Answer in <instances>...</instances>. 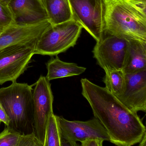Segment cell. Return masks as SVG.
<instances>
[{"label": "cell", "instance_id": "1", "mask_svg": "<svg viewBox=\"0 0 146 146\" xmlns=\"http://www.w3.org/2000/svg\"><path fill=\"white\" fill-rule=\"evenodd\" d=\"M82 94L89 103L94 117L106 129L110 142L118 146H131L139 143L146 127L135 112L123 103L106 87L86 79L80 81Z\"/></svg>", "mask_w": 146, "mask_h": 146}, {"label": "cell", "instance_id": "2", "mask_svg": "<svg viewBox=\"0 0 146 146\" xmlns=\"http://www.w3.org/2000/svg\"><path fill=\"white\" fill-rule=\"evenodd\" d=\"M104 33L146 43V20L127 0H102Z\"/></svg>", "mask_w": 146, "mask_h": 146}, {"label": "cell", "instance_id": "3", "mask_svg": "<svg viewBox=\"0 0 146 146\" xmlns=\"http://www.w3.org/2000/svg\"><path fill=\"white\" fill-rule=\"evenodd\" d=\"M33 86L16 80L0 89V103L9 117L7 127L21 134L34 133Z\"/></svg>", "mask_w": 146, "mask_h": 146}, {"label": "cell", "instance_id": "4", "mask_svg": "<svg viewBox=\"0 0 146 146\" xmlns=\"http://www.w3.org/2000/svg\"><path fill=\"white\" fill-rule=\"evenodd\" d=\"M82 28L73 19L51 25L37 42L34 54L52 56L65 52L76 44Z\"/></svg>", "mask_w": 146, "mask_h": 146}, {"label": "cell", "instance_id": "5", "mask_svg": "<svg viewBox=\"0 0 146 146\" xmlns=\"http://www.w3.org/2000/svg\"><path fill=\"white\" fill-rule=\"evenodd\" d=\"M37 41L19 43L0 51V85L16 81L27 69Z\"/></svg>", "mask_w": 146, "mask_h": 146}, {"label": "cell", "instance_id": "6", "mask_svg": "<svg viewBox=\"0 0 146 146\" xmlns=\"http://www.w3.org/2000/svg\"><path fill=\"white\" fill-rule=\"evenodd\" d=\"M33 91L34 133L42 146H45L47 128L53 112V95L50 81L41 75Z\"/></svg>", "mask_w": 146, "mask_h": 146}, {"label": "cell", "instance_id": "7", "mask_svg": "<svg viewBox=\"0 0 146 146\" xmlns=\"http://www.w3.org/2000/svg\"><path fill=\"white\" fill-rule=\"evenodd\" d=\"M129 45L128 40L104 33L94 48V57L105 72L122 70Z\"/></svg>", "mask_w": 146, "mask_h": 146}, {"label": "cell", "instance_id": "8", "mask_svg": "<svg viewBox=\"0 0 146 146\" xmlns=\"http://www.w3.org/2000/svg\"><path fill=\"white\" fill-rule=\"evenodd\" d=\"M73 19L79 23L96 42L104 33L102 0H69Z\"/></svg>", "mask_w": 146, "mask_h": 146}, {"label": "cell", "instance_id": "9", "mask_svg": "<svg viewBox=\"0 0 146 146\" xmlns=\"http://www.w3.org/2000/svg\"><path fill=\"white\" fill-rule=\"evenodd\" d=\"M57 118L61 132L62 146H77L76 142H82L88 138L110 141L106 129L95 117L86 121H69L62 117L57 116Z\"/></svg>", "mask_w": 146, "mask_h": 146}, {"label": "cell", "instance_id": "10", "mask_svg": "<svg viewBox=\"0 0 146 146\" xmlns=\"http://www.w3.org/2000/svg\"><path fill=\"white\" fill-rule=\"evenodd\" d=\"M126 86L117 98L130 110L146 113V69L125 74Z\"/></svg>", "mask_w": 146, "mask_h": 146}, {"label": "cell", "instance_id": "11", "mask_svg": "<svg viewBox=\"0 0 146 146\" xmlns=\"http://www.w3.org/2000/svg\"><path fill=\"white\" fill-rule=\"evenodd\" d=\"M8 6L14 25H30L49 21L42 0H11Z\"/></svg>", "mask_w": 146, "mask_h": 146}, {"label": "cell", "instance_id": "12", "mask_svg": "<svg viewBox=\"0 0 146 146\" xmlns=\"http://www.w3.org/2000/svg\"><path fill=\"white\" fill-rule=\"evenodd\" d=\"M51 25L49 21H46L30 25L11 26L0 34V51L19 43L38 41L44 32Z\"/></svg>", "mask_w": 146, "mask_h": 146}, {"label": "cell", "instance_id": "13", "mask_svg": "<svg viewBox=\"0 0 146 146\" xmlns=\"http://www.w3.org/2000/svg\"><path fill=\"white\" fill-rule=\"evenodd\" d=\"M129 45L123 71L133 73L146 69V53L143 43L129 40Z\"/></svg>", "mask_w": 146, "mask_h": 146}, {"label": "cell", "instance_id": "14", "mask_svg": "<svg viewBox=\"0 0 146 146\" xmlns=\"http://www.w3.org/2000/svg\"><path fill=\"white\" fill-rule=\"evenodd\" d=\"M48 73L46 76L49 81L79 75L83 73L86 69L79 67L76 63L62 61L56 56L46 63Z\"/></svg>", "mask_w": 146, "mask_h": 146}, {"label": "cell", "instance_id": "15", "mask_svg": "<svg viewBox=\"0 0 146 146\" xmlns=\"http://www.w3.org/2000/svg\"><path fill=\"white\" fill-rule=\"evenodd\" d=\"M51 25L73 19L69 0H42Z\"/></svg>", "mask_w": 146, "mask_h": 146}, {"label": "cell", "instance_id": "16", "mask_svg": "<svg viewBox=\"0 0 146 146\" xmlns=\"http://www.w3.org/2000/svg\"><path fill=\"white\" fill-rule=\"evenodd\" d=\"M0 146H42L35 133L23 135L6 126L0 133Z\"/></svg>", "mask_w": 146, "mask_h": 146}, {"label": "cell", "instance_id": "17", "mask_svg": "<svg viewBox=\"0 0 146 146\" xmlns=\"http://www.w3.org/2000/svg\"><path fill=\"white\" fill-rule=\"evenodd\" d=\"M105 87L118 97L123 93L126 86L125 73L123 70L105 71L103 79Z\"/></svg>", "mask_w": 146, "mask_h": 146}, {"label": "cell", "instance_id": "18", "mask_svg": "<svg viewBox=\"0 0 146 146\" xmlns=\"http://www.w3.org/2000/svg\"><path fill=\"white\" fill-rule=\"evenodd\" d=\"M45 146H62L60 128L57 116L54 113L51 114L49 120Z\"/></svg>", "mask_w": 146, "mask_h": 146}, {"label": "cell", "instance_id": "19", "mask_svg": "<svg viewBox=\"0 0 146 146\" xmlns=\"http://www.w3.org/2000/svg\"><path fill=\"white\" fill-rule=\"evenodd\" d=\"M13 25V16L8 5L0 2V29L5 30Z\"/></svg>", "mask_w": 146, "mask_h": 146}, {"label": "cell", "instance_id": "20", "mask_svg": "<svg viewBox=\"0 0 146 146\" xmlns=\"http://www.w3.org/2000/svg\"><path fill=\"white\" fill-rule=\"evenodd\" d=\"M134 7L146 20V0H127Z\"/></svg>", "mask_w": 146, "mask_h": 146}, {"label": "cell", "instance_id": "21", "mask_svg": "<svg viewBox=\"0 0 146 146\" xmlns=\"http://www.w3.org/2000/svg\"><path fill=\"white\" fill-rule=\"evenodd\" d=\"M104 140L99 138H88L81 143L82 146H102Z\"/></svg>", "mask_w": 146, "mask_h": 146}, {"label": "cell", "instance_id": "22", "mask_svg": "<svg viewBox=\"0 0 146 146\" xmlns=\"http://www.w3.org/2000/svg\"><path fill=\"white\" fill-rule=\"evenodd\" d=\"M0 122H2L6 126H8L9 119L5 109L0 103Z\"/></svg>", "mask_w": 146, "mask_h": 146}, {"label": "cell", "instance_id": "23", "mask_svg": "<svg viewBox=\"0 0 146 146\" xmlns=\"http://www.w3.org/2000/svg\"><path fill=\"white\" fill-rule=\"evenodd\" d=\"M139 145L140 146H146V127L145 132V134H144V135H143V138H142V140H141V142L139 143Z\"/></svg>", "mask_w": 146, "mask_h": 146}, {"label": "cell", "instance_id": "24", "mask_svg": "<svg viewBox=\"0 0 146 146\" xmlns=\"http://www.w3.org/2000/svg\"><path fill=\"white\" fill-rule=\"evenodd\" d=\"M11 0H0V2L3 3H5V4L8 5Z\"/></svg>", "mask_w": 146, "mask_h": 146}, {"label": "cell", "instance_id": "25", "mask_svg": "<svg viewBox=\"0 0 146 146\" xmlns=\"http://www.w3.org/2000/svg\"><path fill=\"white\" fill-rule=\"evenodd\" d=\"M143 45H144V48H145V50L146 53V43H143Z\"/></svg>", "mask_w": 146, "mask_h": 146}, {"label": "cell", "instance_id": "26", "mask_svg": "<svg viewBox=\"0 0 146 146\" xmlns=\"http://www.w3.org/2000/svg\"><path fill=\"white\" fill-rule=\"evenodd\" d=\"M3 31V30H1V29H0V34H1V33Z\"/></svg>", "mask_w": 146, "mask_h": 146}]
</instances>
